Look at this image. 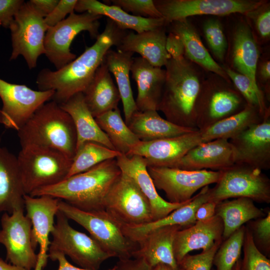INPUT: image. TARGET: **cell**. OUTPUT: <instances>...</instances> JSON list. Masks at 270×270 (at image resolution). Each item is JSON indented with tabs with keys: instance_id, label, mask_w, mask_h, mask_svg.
Here are the masks:
<instances>
[{
	"instance_id": "obj_36",
	"label": "cell",
	"mask_w": 270,
	"mask_h": 270,
	"mask_svg": "<svg viewBox=\"0 0 270 270\" xmlns=\"http://www.w3.org/2000/svg\"><path fill=\"white\" fill-rule=\"evenodd\" d=\"M264 118L256 108L247 104L240 112L200 131L204 142L219 138L229 140Z\"/></svg>"
},
{
	"instance_id": "obj_12",
	"label": "cell",
	"mask_w": 270,
	"mask_h": 270,
	"mask_svg": "<svg viewBox=\"0 0 270 270\" xmlns=\"http://www.w3.org/2000/svg\"><path fill=\"white\" fill-rule=\"evenodd\" d=\"M156 189L163 190L168 202L181 204L190 200L198 190L220 178V170H188L172 167L147 166Z\"/></svg>"
},
{
	"instance_id": "obj_31",
	"label": "cell",
	"mask_w": 270,
	"mask_h": 270,
	"mask_svg": "<svg viewBox=\"0 0 270 270\" xmlns=\"http://www.w3.org/2000/svg\"><path fill=\"white\" fill-rule=\"evenodd\" d=\"M82 93L85 102L94 118L118 108L120 100V93L104 59Z\"/></svg>"
},
{
	"instance_id": "obj_9",
	"label": "cell",
	"mask_w": 270,
	"mask_h": 270,
	"mask_svg": "<svg viewBox=\"0 0 270 270\" xmlns=\"http://www.w3.org/2000/svg\"><path fill=\"white\" fill-rule=\"evenodd\" d=\"M220 172L218 180L210 188L209 201L218 204L230 198H246L270 203V180L262 170L234 164Z\"/></svg>"
},
{
	"instance_id": "obj_29",
	"label": "cell",
	"mask_w": 270,
	"mask_h": 270,
	"mask_svg": "<svg viewBox=\"0 0 270 270\" xmlns=\"http://www.w3.org/2000/svg\"><path fill=\"white\" fill-rule=\"evenodd\" d=\"M60 106L69 114L74 124L76 134V150L89 142L99 143L115 150L88 108L82 92L74 95Z\"/></svg>"
},
{
	"instance_id": "obj_20",
	"label": "cell",
	"mask_w": 270,
	"mask_h": 270,
	"mask_svg": "<svg viewBox=\"0 0 270 270\" xmlns=\"http://www.w3.org/2000/svg\"><path fill=\"white\" fill-rule=\"evenodd\" d=\"M234 164L233 150L229 140L219 138L198 144L169 167L188 170L218 171Z\"/></svg>"
},
{
	"instance_id": "obj_41",
	"label": "cell",
	"mask_w": 270,
	"mask_h": 270,
	"mask_svg": "<svg viewBox=\"0 0 270 270\" xmlns=\"http://www.w3.org/2000/svg\"><path fill=\"white\" fill-rule=\"evenodd\" d=\"M202 30L206 43L214 58L224 62L228 48V42L220 22L210 18L204 22Z\"/></svg>"
},
{
	"instance_id": "obj_27",
	"label": "cell",
	"mask_w": 270,
	"mask_h": 270,
	"mask_svg": "<svg viewBox=\"0 0 270 270\" xmlns=\"http://www.w3.org/2000/svg\"><path fill=\"white\" fill-rule=\"evenodd\" d=\"M210 190L209 186L204 187L190 202L162 218L144 224L124 226V234L138 244L148 234L156 228L170 226H179L184 228L192 225L196 222L194 214L198 208L209 201Z\"/></svg>"
},
{
	"instance_id": "obj_2",
	"label": "cell",
	"mask_w": 270,
	"mask_h": 270,
	"mask_svg": "<svg viewBox=\"0 0 270 270\" xmlns=\"http://www.w3.org/2000/svg\"><path fill=\"white\" fill-rule=\"evenodd\" d=\"M165 67L166 80L158 110L174 124L197 129L196 107L205 80L204 70L185 57L170 58Z\"/></svg>"
},
{
	"instance_id": "obj_44",
	"label": "cell",
	"mask_w": 270,
	"mask_h": 270,
	"mask_svg": "<svg viewBox=\"0 0 270 270\" xmlns=\"http://www.w3.org/2000/svg\"><path fill=\"white\" fill-rule=\"evenodd\" d=\"M112 5L120 7L126 12L132 15L146 18H161L152 0H105Z\"/></svg>"
},
{
	"instance_id": "obj_45",
	"label": "cell",
	"mask_w": 270,
	"mask_h": 270,
	"mask_svg": "<svg viewBox=\"0 0 270 270\" xmlns=\"http://www.w3.org/2000/svg\"><path fill=\"white\" fill-rule=\"evenodd\" d=\"M266 212L264 216L250 221L246 227L258 249L268 254L270 251V210Z\"/></svg>"
},
{
	"instance_id": "obj_8",
	"label": "cell",
	"mask_w": 270,
	"mask_h": 270,
	"mask_svg": "<svg viewBox=\"0 0 270 270\" xmlns=\"http://www.w3.org/2000/svg\"><path fill=\"white\" fill-rule=\"evenodd\" d=\"M56 218L48 253H62L80 268L90 270H98L104 261L112 258L90 236L74 228L59 210Z\"/></svg>"
},
{
	"instance_id": "obj_7",
	"label": "cell",
	"mask_w": 270,
	"mask_h": 270,
	"mask_svg": "<svg viewBox=\"0 0 270 270\" xmlns=\"http://www.w3.org/2000/svg\"><path fill=\"white\" fill-rule=\"evenodd\" d=\"M212 74L205 78L197 102L196 124L199 130L240 112L247 105L231 82Z\"/></svg>"
},
{
	"instance_id": "obj_4",
	"label": "cell",
	"mask_w": 270,
	"mask_h": 270,
	"mask_svg": "<svg viewBox=\"0 0 270 270\" xmlns=\"http://www.w3.org/2000/svg\"><path fill=\"white\" fill-rule=\"evenodd\" d=\"M17 132L21 147L50 148L71 160L76 154V134L72 118L54 100L44 104Z\"/></svg>"
},
{
	"instance_id": "obj_54",
	"label": "cell",
	"mask_w": 270,
	"mask_h": 270,
	"mask_svg": "<svg viewBox=\"0 0 270 270\" xmlns=\"http://www.w3.org/2000/svg\"><path fill=\"white\" fill-rule=\"evenodd\" d=\"M60 0H30V4L45 18L54 10Z\"/></svg>"
},
{
	"instance_id": "obj_28",
	"label": "cell",
	"mask_w": 270,
	"mask_h": 270,
	"mask_svg": "<svg viewBox=\"0 0 270 270\" xmlns=\"http://www.w3.org/2000/svg\"><path fill=\"white\" fill-rule=\"evenodd\" d=\"M25 194L16 156L1 145L0 138V214L24 208Z\"/></svg>"
},
{
	"instance_id": "obj_51",
	"label": "cell",
	"mask_w": 270,
	"mask_h": 270,
	"mask_svg": "<svg viewBox=\"0 0 270 270\" xmlns=\"http://www.w3.org/2000/svg\"><path fill=\"white\" fill-rule=\"evenodd\" d=\"M114 268V270H154L142 259L134 258L119 260Z\"/></svg>"
},
{
	"instance_id": "obj_10",
	"label": "cell",
	"mask_w": 270,
	"mask_h": 270,
	"mask_svg": "<svg viewBox=\"0 0 270 270\" xmlns=\"http://www.w3.org/2000/svg\"><path fill=\"white\" fill-rule=\"evenodd\" d=\"M102 18L88 12L80 14L73 12L48 28L44 38V54L56 70L76 58V55L70 52V46L73 40L81 32L87 31L91 38H97L100 34L99 20Z\"/></svg>"
},
{
	"instance_id": "obj_16",
	"label": "cell",
	"mask_w": 270,
	"mask_h": 270,
	"mask_svg": "<svg viewBox=\"0 0 270 270\" xmlns=\"http://www.w3.org/2000/svg\"><path fill=\"white\" fill-rule=\"evenodd\" d=\"M264 0H156L155 6L166 24L174 20L198 15L224 16L246 14L257 8Z\"/></svg>"
},
{
	"instance_id": "obj_3",
	"label": "cell",
	"mask_w": 270,
	"mask_h": 270,
	"mask_svg": "<svg viewBox=\"0 0 270 270\" xmlns=\"http://www.w3.org/2000/svg\"><path fill=\"white\" fill-rule=\"evenodd\" d=\"M121 174L116 158L108 160L30 196H50L84 211L104 210L106 197Z\"/></svg>"
},
{
	"instance_id": "obj_55",
	"label": "cell",
	"mask_w": 270,
	"mask_h": 270,
	"mask_svg": "<svg viewBox=\"0 0 270 270\" xmlns=\"http://www.w3.org/2000/svg\"><path fill=\"white\" fill-rule=\"evenodd\" d=\"M0 270H26L24 268H22L16 266H14L10 263H8L7 261L4 260L2 258H0Z\"/></svg>"
},
{
	"instance_id": "obj_43",
	"label": "cell",
	"mask_w": 270,
	"mask_h": 270,
	"mask_svg": "<svg viewBox=\"0 0 270 270\" xmlns=\"http://www.w3.org/2000/svg\"><path fill=\"white\" fill-rule=\"evenodd\" d=\"M244 15L256 42L268 41L270 38V3L264 2Z\"/></svg>"
},
{
	"instance_id": "obj_49",
	"label": "cell",
	"mask_w": 270,
	"mask_h": 270,
	"mask_svg": "<svg viewBox=\"0 0 270 270\" xmlns=\"http://www.w3.org/2000/svg\"><path fill=\"white\" fill-rule=\"evenodd\" d=\"M166 49L170 58L178 60L184 57V46L181 38L169 32L166 36Z\"/></svg>"
},
{
	"instance_id": "obj_26",
	"label": "cell",
	"mask_w": 270,
	"mask_h": 270,
	"mask_svg": "<svg viewBox=\"0 0 270 270\" xmlns=\"http://www.w3.org/2000/svg\"><path fill=\"white\" fill-rule=\"evenodd\" d=\"M166 26L140 33H126L116 46L117 50L138 53L154 66H165L170 58L166 49Z\"/></svg>"
},
{
	"instance_id": "obj_53",
	"label": "cell",
	"mask_w": 270,
	"mask_h": 270,
	"mask_svg": "<svg viewBox=\"0 0 270 270\" xmlns=\"http://www.w3.org/2000/svg\"><path fill=\"white\" fill-rule=\"evenodd\" d=\"M48 258L53 261H57L58 263V270H90L77 267L72 264L66 258V256L62 253L58 252H53L48 253ZM107 270H114L113 267Z\"/></svg>"
},
{
	"instance_id": "obj_34",
	"label": "cell",
	"mask_w": 270,
	"mask_h": 270,
	"mask_svg": "<svg viewBox=\"0 0 270 270\" xmlns=\"http://www.w3.org/2000/svg\"><path fill=\"white\" fill-rule=\"evenodd\" d=\"M133 54L130 52L110 50L104 58L110 73L115 78L126 124L138 110L130 80Z\"/></svg>"
},
{
	"instance_id": "obj_5",
	"label": "cell",
	"mask_w": 270,
	"mask_h": 270,
	"mask_svg": "<svg viewBox=\"0 0 270 270\" xmlns=\"http://www.w3.org/2000/svg\"><path fill=\"white\" fill-rule=\"evenodd\" d=\"M58 210L85 228L112 258L122 260L133 257L138 244L124 234L123 224L105 210L84 211L60 200Z\"/></svg>"
},
{
	"instance_id": "obj_48",
	"label": "cell",
	"mask_w": 270,
	"mask_h": 270,
	"mask_svg": "<svg viewBox=\"0 0 270 270\" xmlns=\"http://www.w3.org/2000/svg\"><path fill=\"white\" fill-rule=\"evenodd\" d=\"M24 2L23 0H0L1 26L9 28L15 15Z\"/></svg>"
},
{
	"instance_id": "obj_15",
	"label": "cell",
	"mask_w": 270,
	"mask_h": 270,
	"mask_svg": "<svg viewBox=\"0 0 270 270\" xmlns=\"http://www.w3.org/2000/svg\"><path fill=\"white\" fill-rule=\"evenodd\" d=\"M54 92L32 90L24 84L8 82L0 78V124L18 131L44 104L52 100Z\"/></svg>"
},
{
	"instance_id": "obj_13",
	"label": "cell",
	"mask_w": 270,
	"mask_h": 270,
	"mask_svg": "<svg viewBox=\"0 0 270 270\" xmlns=\"http://www.w3.org/2000/svg\"><path fill=\"white\" fill-rule=\"evenodd\" d=\"M24 208L11 214L4 212L0 218V244L6 250V261L26 270L34 269L38 260L32 238V224L24 214Z\"/></svg>"
},
{
	"instance_id": "obj_38",
	"label": "cell",
	"mask_w": 270,
	"mask_h": 270,
	"mask_svg": "<svg viewBox=\"0 0 270 270\" xmlns=\"http://www.w3.org/2000/svg\"><path fill=\"white\" fill-rule=\"evenodd\" d=\"M121 154L100 144L86 142L76 150L66 178L84 172L105 160L116 158Z\"/></svg>"
},
{
	"instance_id": "obj_24",
	"label": "cell",
	"mask_w": 270,
	"mask_h": 270,
	"mask_svg": "<svg viewBox=\"0 0 270 270\" xmlns=\"http://www.w3.org/2000/svg\"><path fill=\"white\" fill-rule=\"evenodd\" d=\"M230 52V66H229L248 77L256 87L260 88L256 80L260 51L258 43L246 21L240 20L234 27Z\"/></svg>"
},
{
	"instance_id": "obj_37",
	"label": "cell",
	"mask_w": 270,
	"mask_h": 270,
	"mask_svg": "<svg viewBox=\"0 0 270 270\" xmlns=\"http://www.w3.org/2000/svg\"><path fill=\"white\" fill-rule=\"evenodd\" d=\"M95 120L116 150L128 155L140 140L123 120L118 108L106 112Z\"/></svg>"
},
{
	"instance_id": "obj_11",
	"label": "cell",
	"mask_w": 270,
	"mask_h": 270,
	"mask_svg": "<svg viewBox=\"0 0 270 270\" xmlns=\"http://www.w3.org/2000/svg\"><path fill=\"white\" fill-rule=\"evenodd\" d=\"M48 28L44 17L29 1L24 2L9 28L12 44L10 60L22 56L30 69L35 68L39 56L45 54L44 42Z\"/></svg>"
},
{
	"instance_id": "obj_23",
	"label": "cell",
	"mask_w": 270,
	"mask_h": 270,
	"mask_svg": "<svg viewBox=\"0 0 270 270\" xmlns=\"http://www.w3.org/2000/svg\"><path fill=\"white\" fill-rule=\"evenodd\" d=\"M130 72L137 85L135 100L137 110L158 111L166 80V70L139 56L133 58Z\"/></svg>"
},
{
	"instance_id": "obj_30",
	"label": "cell",
	"mask_w": 270,
	"mask_h": 270,
	"mask_svg": "<svg viewBox=\"0 0 270 270\" xmlns=\"http://www.w3.org/2000/svg\"><path fill=\"white\" fill-rule=\"evenodd\" d=\"M168 25L170 26V32L178 35L182 40L186 59L204 70L231 82L222 66L210 54L196 28L188 18L174 20Z\"/></svg>"
},
{
	"instance_id": "obj_47",
	"label": "cell",
	"mask_w": 270,
	"mask_h": 270,
	"mask_svg": "<svg viewBox=\"0 0 270 270\" xmlns=\"http://www.w3.org/2000/svg\"><path fill=\"white\" fill-rule=\"evenodd\" d=\"M78 0H60L52 12L44 18L48 27L53 26L66 18L67 14L74 12Z\"/></svg>"
},
{
	"instance_id": "obj_52",
	"label": "cell",
	"mask_w": 270,
	"mask_h": 270,
	"mask_svg": "<svg viewBox=\"0 0 270 270\" xmlns=\"http://www.w3.org/2000/svg\"><path fill=\"white\" fill-rule=\"evenodd\" d=\"M216 204V203L212 201H208L202 204L198 208L194 214L196 221H205L214 216Z\"/></svg>"
},
{
	"instance_id": "obj_58",
	"label": "cell",
	"mask_w": 270,
	"mask_h": 270,
	"mask_svg": "<svg viewBox=\"0 0 270 270\" xmlns=\"http://www.w3.org/2000/svg\"><path fill=\"white\" fill-rule=\"evenodd\" d=\"M179 270H184L182 268H179Z\"/></svg>"
},
{
	"instance_id": "obj_40",
	"label": "cell",
	"mask_w": 270,
	"mask_h": 270,
	"mask_svg": "<svg viewBox=\"0 0 270 270\" xmlns=\"http://www.w3.org/2000/svg\"><path fill=\"white\" fill-rule=\"evenodd\" d=\"M245 230L246 226L244 225L222 242L213 260L216 270H232L240 260Z\"/></svg>"
},
{
	"instance_id": "obj_56",
	"label": "cell",
	"mask_w": 270,
	"mask_h": 270,
	"mask_svg": "<svg viewBox=\"0 0 270 270\" xmlns=\"http://www.w3.org/2000/svg\"><path fill=\"white\" fill-rule=\"evenodd\" d=\"M154 270H174L170 266L163 264H160L154 267Z\"/></svg>"
},
{
	"instance_id": "obj_1",
	"label": "cell",
	"mask_w": 270,
	"mask_h": 270,
	"mask_svg": "<svg viewBox=\"0 0 270 270\" xmlns=\"http://www.w3.org/2000/svg\"><path fill=\"white\" fill-rule=\"evenodd\" d=\"M125 30L120 28L110 18H106L105 28L95 42L78 57L59 70H42L36 83L40 90H52V99L58 104L66 102L74 95L83 92L103 62L106 52L113 46H117Z\"/></svg>"
},
{
	"instance_id": "obj_46",
	"label": "cell",
	"mask_w": 270,
	"mask_h": 270,
	"mask_svg": "<svg viewBox=\"0 0 270 270\" xmlns=\"http://www.w3.org/2000/svg\"><path fill=\"white\" fill-rule=\"evenodd\" d=\"M223 240L216 242L208 250L200 254H186L178 264V266L184 270H212L214 254Z\"/></svg>"
},
{
	"instance_id": "obj_59",
	"label": "cell",
	"mask_w": 270,
	"mask_h": 270,
	"mask_svg": "<svg viewBox=\"0 0 270 270\" xmlns=\"http://www.w3.org/2000/svg\"><path fill=\"white\" fill-rule=\"evenodd\" d=\"M0 26H1V23H0Z\"/></svg>"
},
{
	"instance_id": "obj_21",
	"label": "cell",
	"mask_w": 270,
	"mask_h": 270,
	"mask_svg": "<svg viewBox=\"0 0 270 270\" xmlns=\"http://www.w3.org/2000/svg\"><path fill=\"white\" fill-rule=\"evenodd\" d=\"M117 164L122 172L130 176L148 200L154 220L162 218L172 211L190 200L181 204L170 202L162 198L158 193L150 176L147 166L140 156H126L121 154L116 158Z\"/></svg>"
},
{
	"instance_id": "obj_17",
	"label": "cell",
	"mask_w": 270,
	"mask_h": 270,
	"mask_svg": "<svg viewBox=\"0 0 270 270\" xmlns=\"http://www.w3.org/2000/svg\"><path fill=\"white\" fill-rule=\"evenodd\" d=\"M236 164L270 168V115L229 140Z\"/></svg>"
},
{
	"instance_id": "obj_57",
	"label": "cell",
	"mask_w": 270,
	"mask_h": 270,
	"mask_svg": "<svg viewBox=\"0 0 270 270\" xmlns=\"http://www.w3.org/2000/svg\"><path fill=\"white\" fill-rule=\"evenodd\" d=\"M240 260L236 262L232 270H240Z\"/></svg>"
},
{
	"instance_id": "obj_32",
	"label": "cell",
	"mask_w": 270,
	"mask_h": 270,
	"mask_svg": "<svg viewBox=\"0 0 270 270\" xmlns=\"http://www.w3.org/2000/svg\"><path fill=\"white\" fill-rule=\"evenodd\" d=\"M74 10L82 13L88 12L102 16H106L114 22L120 28L134 30L136 33L166 26L163 18H153L134 16L118 6L96 0H78Z\"/></svg>"
},
{
	"instance_id": "obj_50",
	"label": "cell",
	"mask_w": 270,
	"mask_h": 270,
	"mask_svg": "<svg viewBox=\"0 0 270 270\" xmlns=\"http://www.w3.org/2000/svg\"><path fill=\"white\" fill-rule=\"evenodd\" d=\"M256 80H258L260 85L263 87V92L266 98L270 100V61L266 58L260 62H258L256 70Z\"/></svg>"
},
{
	"instance_id": "obj_42",
	"label": "cell",
	"mask_w": 270,
	"mask_h": 270,
	"mask_svg": "<svg viewBox=\"0 0 270 270\" xmlns=\"http://www.w3.org/2000/svg\"><path fill=\"white\" fill-rule=\"evenodd\" d=\"M242 248L244 258L240 260V270H270V260L256 247L246 226Z\"/></svg>"
},
{
	"instance_id": "obj_39",
	"label": "cell",
	"mask_w": 270,
	"mask_h": 270,
	"mask_svg": "<svg viewBox=\"0 0 270 270\" xmlns=\"http://www.w3.org/2000/svg\"><path fill=\"white\" fill-rule=\"evenodd\" d=\"M221 66L247 104L256 108L263 118L270 115V107L266 106V98L262 90L256 87L248 77L233 70L228 65L223 64Z\"/></svg>"
},
{
	"instance_id": "obj_18",
	"label": "cell",
	"mask_w": 270,
	"mask_h": 270,
	"mask_svg": "<svg viewBox=\"0 0 270 270\" xmlns=\"http://www.w3.org/2000/svg\"><path fill=\"white\" fill-rule=\"evenodd\" d=\"M59 199L48 196H24L26 216L32 224V238L35 248L40 247L38 260L34 270H42L46 264L50 244V236L54 228L58 211Z\"/></svg>"
},
{
	"instance_id": "obj_60",
	"label": "cell",
	"mask_w": 270,
	"mask_h": 270,
	"mask_svg": "<svg viewBox=\"0 0 270 270\" xmlns=\"http://www.w3.org/2000/svg\"></svg>"
},
{
	"instance_id": "obj_35",
	"label": "cell",
	"mask_w": 270,
	"mask_h": 270,
	"mask_svg": "<svg viewBox=\"0 0 270 270\" xmlns=\"http://www.w3.org/2000/svg\"><path fill=\"white\" fill-rule=\"evenodd\" d=\"M264 211L258 208L251 199L238 198L224 200L216 204V215L222 220V239L227 238L244 224L264 217Z\"/></svg>"
},
{
	"instance_id": "obj_6",
	"label": "cell",
	"mask_w": 270,
	"mask_h": 270,
	"mask_svg": "<svg viewBox=\"0 0 270 270\" xmlns=\"http://www.w3.org/2000/svg\"><path fill=\"white\" fill-rule=\"evenodd\" d=\"M21 148L16 158L26 194L57 184L66 178L72 160L64 154L36 146Z\"/></svg>"
},
{
	"instance_id": "obj_25",
	"label": "cell",
	"mask_w": 270,
	"mask_h": 270,
	"mask_svg": "<svg viewBox=\"0 0 270 270\" xmlns=\"http://www.w3.org/2000/svg\"><path fill=\"white\" fill-rule=\"evenodd\" d=\"M182 228L179 226H170L152 230L138 242V248L132 258H142L152 268L163 264L179 270L173 244L177 232Z\"/></svg>"
},
{
	"instance_id": "obj_19",
	"label": "cell",
	"mask_w": 270,
	"mask_h": 270,
	"mask_svg": "<svg viewBox=\"0 0 270 270\" xmlns=\"http://www.w3.org/2000/svg\"><path fill=\"white\" fill-rule=\"evenodd\" d=\"M202 142L201 132L197 130L174 137L140 141L126 156H140L147 166L169 167L190 149Z\"/></svg>"
},
{
	"instance_id": "obj_14",
	"label": "cell",
	"mask_w": 270,
	"mask_h": 270,
	"mask_svg": "<svg viewBox=\"0 0 270 270\" xmlns=\"http://www.w3.org/2000/svg\"><path fill=\"white\" fill-rule=\"evenodd\" d=\"M104 210L123 226L153 221L148 200L134 182L122 172L106 197Z\"/></svg>"
},
{
	"instance_id": "obj_22",
	"label": "cell",
	"mask_w": 270,
	"mask_h": 270,
	"mask_svg": "<svg viewBox=\"0 0 270 270\" xmlns=\"http://www.w3.org/2000/svg\"><path fill=\"white\" fill-rule=\"evenodd\" d=\"M223 230L222 219L215 215L208 220L196 221L192 225L178 230L173 244L174 256L178 264L190 252L198 250L206 251L216 242L223 240Z\"/></svg>"
},
{
	"instance_id": "obj_33",
	"label": "cell",
	"mask_w": 270,
	"mask_h": 270,
	"mask_svg": "<svg viewBox=\"0 0 270 270\" xmlns=\"http://www.w3.org/2000/svg\"><path fill=\"white\" fill-rule=\"evenodd\" d=\"M126 124L142 142L176 136L198 130L174 124L161 117L154 110L136 111Z\"/></svg>"
}]
</instances>
